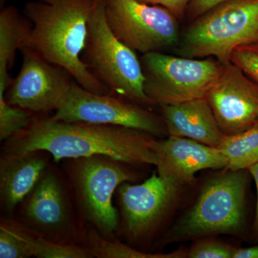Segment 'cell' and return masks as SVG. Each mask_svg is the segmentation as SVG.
I'll return each mask as SVG.
<instances>
[{
	"label": "cell",
	"mask_w": 258,
	"mask_h": 258,
	"mask_svg": "<svg viewBox=\"0 0 258 258\" xmlns=\"http://www.w3.org/2000/svg\"><path fill=\"white\" fill-rule=\"evenodd\" d=\"M247 171L222 169L209 178L193 203L154 245L242 233L245 226Z\"/></svg>",
	"instance_id": "cell-3"
},
{
	"label": "cell",
	"mask_w": 258,
	"mask_h": 258,
	"mask_svg": "<svg viewBox=\"0 0 258 258\" xmlns=\"http://www.w3.org/2000/svg\"><path fill=\"white\" fill-rule=\"evenodd\" d=\"M23 63L5 99L11 106L35 113L56 111L73 83L55 66L30 48L22 49Z\"/></svg>",
	"instance_id": "cell-13"
},
{
	"label": "cell",
	"mask_w": 258,
	"mask_h": 258,
	"mask_svg": "<svg viewBox=\"0 0 258 258\" xmlns=\"http://www.w3.org/2000/svg\"><path fill=\"white\" fill-rule=\"evenodd\" d=\"M96 0H33L24 13L32 23L28 45L42 58L74 78L81 87L98 94L111 91L83 62L88 21Z\"/></svg>",
	"instance_id": "cell-2"
},
{
	"label": "cell",
	"mask_w": 258,
	"mask_h": 258,
	"mask_svg": "<svg viewBox=\"0 0 258 258\" xmlns=\"http://www.w3.org/2000/svg\"><path fill=\"white\" fill-rule=\"evenodd\" d=\"M83 246L93 257L97 258H183L186 257V249H184L170 253L146 252L136 248L118 237H103L90 227H87Z\"/></svg>",
	"instance_id": "cell-18"
},
{
	"label": "cell",
	"mask_w": 258,
	"mask_h": 258,
	"mask_svg": "<svg viewBox=\"0 0 258 258\" xmlns=\"http://www.w3.org/2000/svg\"><path fill=\"white\" fill-rule=\"evenodd\" d=\"M227 161V169L248 170L258 163V123L235 135L225 136L218 147Z\"/></svg>",
	"instance_id": "cell-19"
},
{
	"label": "cell",
	"mask_w": 258,
	"mask_h": 258,
	"mask_svg": "<svg viewBox=\"0 0 258 258\" xmlns=\"http://www.w3.org/2000/svg\"><path fill=\"white\" fill-rule=\"evenodd\" d=\"M33 257L15 228L14 217L2 216L0 222V257Z\"/></svg>",
	"instance_id": "cell-21"
},
{
	"label": "cell",
	"mask_w": 258,
	"mask_h": 258,
	"mask_svg": "<svg viewBox=\"0 0 258 258\" xmlns=\"http://www.w3.org/2000/svg\"><path fill=\"white\" fill-rule=\"evenodd\" d=\"M158 141L137 129L40 117L5 141L1 152L45 151L55 163L104 155L141 167L157 164Z\"/></svg>",
	"instance_id": "cell-1"
},
{
	"label": "cell",
	"mask_w": 258,
	"mask_h": 258,
	"mask_svg": "<svg viewBox=\"0 0 258 258\" xmlns=\"http://www.w3.org/2000/svg\"><path fill=\"white\" fill-rule=\"evenodd\" d=\"M248 171L251 176L253 178L254 183L257 189V203H256L255 216H254L253 229L256 237L258 238V163L254 164L248 169Z\"/></svg>",
	"instance_id": "cell-27"
},
{
	"label": "cell",
	"mask_w": 258,
	"mask_h": 258,
	"mask_svg": "<svg viewBox=\"0 0 258 258\" xmlns=\"http://www.w3.org/2000/svg\"><path fill=\"white\" fill-rule=\"evenodd\" d=\"M52 118L64 122H86L143 131L154 137L167 133L162 118L134 102L98 94L72 83Z\"/></svg>",
	"instance_id": "cell-11"
},
{
	"label": "cell",
	"mask_w": 258,
	"mask_h": 258,
	"mask_svg": "<svg viewBox=\"0 0 258 258\" xmlns=\"http://www.w3.org/2000/svg\"><path fill=\"white\" fill-rule=\"evenodd\" d=\"M205 98L225 136L241 133L258 123V83L233 62L224 64Z\"/></svg>",
	"instance_id": "cell-12"
},
{
	"label": "cell",
	"mask_w": 258,
	"mask_h": 258,
	"mask_svg": "<svg viewBox=\"0 0 258 258\" xmlns=\"http://www.w3.org/2000/svg\"><path fill=\"white\" fill-rule=\"evenodd\" d=\"M226 1L228 0H191L188 5V15L191 20H195Z\"/></svg>",
	"instance_id": "cell-26"
},
{
	"label": "cell",
	"mask_w": 258,
	"mask_h": 258,
	"mask_svg": "<svg viewBox=\"0 0 258 258\" xmlns=\"http://www.w3.org/2000/svg\"><path fill=\"white\" fill-rule=\"evenodd\" d=\"M143 64L146 94L161 106L205 98L224 68L210 57H175L160 52L144 54Z\"/></svg>",
	"instance_id": "cell-9"
},
{
	"label": "cell",
	"mask_w": 258,
	"mask_h": 258,
	"mask_svg": "<svg viewBox=\"0 0 258 258\" xmlns=\"http://www.w3.org/2000/svg\"><path fill=\"white\" fill-rule=\"evenodd\" d=\"M83 53V62L111 92L142 106L154 105L146 94L145 75L135 51L108 26L104 0L95 1Z\"/></svg>",
	"instance_id": "cell-7"
},
{
	"label": "cell",
	"mask_w": 258,
	"mask_h": 258,
	"mask_svg": "<svg viewBox=\"0 0 258 258\" xmlns=\"http://www.w3.org/2000/svg\"><path fill=\"white\" fill-rule=\"evenodd\" d=\"M15 218L34 233L61 244L83 245L87 226L80 217L63 171L48 164Z\"/></svg>",
	"instance_id": "cell-6"
},
{
	"label": "cell",
	"mask_w": 258,
	"mask_h": 258,
	"mask_svg": "<svg viewBox=\"0 0 258 258\" xmlns=\"http://www.w3.org/2000/svg\"><path fill=\"white\" fill-rule=\"evenodd\" d=\"M162 118L170 136L219 147L225 138L206 98L162 106Z\"/></svg>",
	"instance_id": "cell-16"
},
{
	"label": "cell",
	"mask_w": 258,
	"mask_h": 258,
	"mask_svg": "<svg viewBox=\"0 0 258 258\" xmlns=\"http://www.w3.org/2000/svg\"><path fill=\"white\" fill-rule=\"evenodd\" d=\"M258 42V0H228L193 20L178 52L189 58L231 62L236 49Z\"/></svg>",
	"instance_id": "cell-5"
},
{
	"label": "cell",
	"mask_w": 258,
	"mask_h": 258,
	"mask_svg": "<svg viewBox=\"0 0 258 258\" xmlns=\"http://www.w3.org/2000/svg\"><path fill=\"white\" fill-rule=\"evenodd\" d=\"M236 247L213 239H201L186 249V257L233 258Z\"/></svg>",
	"instance_id": "cell-23"
},
{
	"label": "cell",
	"mask_w": 258,
	"mask_h": 258,
	"mask_svg": "<svg viewBox=\"0 0 258 258\" xmlns=\"http://www.w3.org/2000/svg\"><path fill=\"white\" fill-rule=\"evenodd\" d=\"M107 23L118 40L147 54L175 45L178 19L169 10L138 0H104Z\"/></svg>",
	"instance_id": "cell-10"
},
{
	"label": "cell",
	"mask_w": 258,
	"mask_h": 258,
	"mask_svg": "<svg viewBox=\"0 0 258 258\" xmlns=\"http://www.w3.org/2000/svg\"><path fill=\"white\" fill-rule=\"evenodd\" d=\"M15 8H5L0 13V97L5 96L10 78L8 68L18 49L28 45L31 26Z\"/></svg>",
	"instance_id": "cell-17"
},
{
	"label": "cell",
	"mask_w": 258,
	"mask_h": 258,
	"mask_svg": "<svg viewBox=\"0 0 258 258\" xmlns=\"http://www.w3.org/2000/svg\"><path fill=\"white\" fill-rule=\"evenodd\" d=\"M33 118L31 112L11 106L5 98H0V140L10 138L28 126Z\"/></svg>",
	"instance_id": "cell-22"
},
{
	"label": "cell",
	"mask_w": 258,
	"mask_h": 258,
	"mask_svg": "<svg viewBox=\"0 0 258 258\" xmlns=\"http://www.w3.org/2000/svg\"><path fill=\"white\" fill-rule=\"evenodd\" d=\"M233 258H258V246L245 248L236 247Z\"/></svg>",
	"instance_id": "cell-28"
},
{
	"label": "cell",
	"mask_w": 258,
	"mask_h": 258,
	"mask_svg": "<svg viewBox=\"0 0 258 258\" xmlns=\"http://www.w3.org/2000/svg\"><path fill=\"white\" fill-rule=\"evenodd\" d=\"M184 186L157 171L141 184H120L115 191L120 218L118 238L139 249L155 243Z\"/></svg>",
	"instance_id": "cell-8"
},
{
	"label": "cell",
	"mask_w": 258,
	"mask_h": 258,
	"mask_svg": "<svg viewBox=\"0 0 258 258\" xmlns=\"http://www.w3.org/2000/svg\"><path fill=\"white\" fill-rule=\"evenodd\" d=\"M51 159L45 151L1 153L0 205L3 216L14 217L19 205L35 187Z\"/></svg>",
	"instance_id": "cell-15"
},
{
	"label": "cell",
	"mask_w": 258,
	"mask_h": 258,
	"mask_svg": "<svg viewBox=\"0 0 258 258\" xmlns=\"http://www.w3.org/2000/svg\"><path fill=\"white\" fill-rule=\"evenodd\" d=\"M157 172L179 184H191L198 171L227 169V161L218 147L192 139L170 136L158 141Z\"/></svg>",
	"instance_id": "cell-14"
},
{
	"label": "cell",
	"mask_w": 258,
	"mask_h": 258,
	"mask_svg": "<svg viewBox=\"0 0 258 258\" xmlns=\"http://www.w3.org/2000/svg\"><path fill=\"white\" fill-rule=\"evenodd\" d=\"M62 161V170L83 221L103 237H118L119 212L113 205V196L120 184L140 179L137 166L104 155Z\"/></svg>",
	"instance_id": "cell-4"
},
{
	"label": "cell",
	"mask_w": 258,
	"mask_h": 258,
	"mask_svg": "<svg viewBox=\"0 0 258 258\" xmlns=\"http://www.w3.org/2000/svg\"><path fill=\"white\" fill-rule=\"evenodd\" d=\"M231 62L240 68L246 74L258 83V50L249 46L236 49Z\"/></svg>",
	"instance_id": "cell-24"
},
{
	"label": "cell",
	"mask_w": 258,
	"mask_h": 258,
	"mask_svg": "<svg viewBox=\"0 0 258 258\" xmlns=\"http://www.w3.org/2000/svg\"><path fill=\"white\" fill-rule=\"evenodd\" d=\"M17 232L24 243L38 258H93L88 249L79 244H61L34 233L14 217Z\"/></svg>",
	"instance_id": "cell-20"
},
{
	"label": "cell",
	"mask_w": 258,
	"mask_h": 258,
	"mask_svg": "<svg viewBox=\"0 0 258 258\" xmlns=\"http://www.w3.org/2000/svg\"><path fill=\"white\" fill-rule=\"evenodd\" d=\"M148 5H159L171 12L176 18L181 19L187 10L191 0H138Z\"/></svg>",
	"instance_id": "cell-25"
}]
</instances>
